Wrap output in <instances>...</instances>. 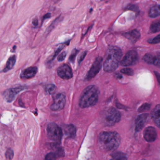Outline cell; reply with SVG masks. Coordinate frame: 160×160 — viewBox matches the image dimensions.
<instances>
[{
  "label": "cell",
  "instance_id": "cell-9",
  "mask_svg": "<svg viewBox=\"0 0 160 160\" xmlns=\"http://www.w3.org/2000/svg\"><path fill=\"white\" fill-rule=\"evenodd\" d=\"M66 103V97L63 94H58L54 98V103L50 108L53 111H59L63 109Z\"/></svg>",
  "mask_w": 160,
  "mask_h": 160
},
{
  "label": "cell",
  "instance_id": "cell-24",
  "mask_svg": "<svg viewBox=\"0 0 160 160\" xmlns=\"http://www.w3.org/2000/svg\"><path fill=\"white\" fill-rule=\"evenodd\" d=\"M79 51V50H78V49H76V48H74V49L72 50L71 54L69 58L70 62H71V63H74V62H75V58H76V56H77Z\"/></svg>",
  "mask_w": 160,
  "mask_h": 160
},
{
  "label": "cell",
  "instance_id": "cell-16",
  "mask_svg": "<svg viewBox=\"0 0 160 160\" xmlns=\"http://www.w3.org/2000/svg\"><path fill=\"white\" fill-rule=\"evenodd\" d=\"M149 16L151 18H155L160 16V5H155L150 9Z\"/></svg>",
  "mask_w": 160,
  "mask_h": 160
},
{
  "label": "cell",
  "instance_id": "cell-23",
  "mask_svg": "<svg viewBox=\"0 0 160 160\" xmlns=\"http://www.w3.org/2000/svg\"><path fill=\"white\" fill-rule=\"evenodd\" d=\"M160 31V22L153 24L150 27V32L151 33H156Z\"/></svg>",
  "mask_w": 160,
  "mask_h": 160
},
{
  "label": "cell",
  "instance_id": "cell-8",
  "mask_svg": "<svg viewBox=\"0 0 160 160\" xmlns=\"http://www.w3.org/2000/svg\"><path fill=\"white\" fill-rule=\"evenodd\" d=\"M26 88L25 86H20L9 88L4 91L3 94V97L7 102L11 103L14 100L16 96L18 94Z\"/></svg>",
  "mask_w": 160,
  "mask_h": 160
},
{
  "label": "cell",
  "instance_id": "cell-19",
  "mask_svg": "<svg viewBox=\"0 0 160 160\" xmlns=\"http://www.w3.org/2000/svg\"><path fill=\"white\" fill-rule=\"evenodd\" d=\"M110 160H127L126 154L122 152H116L112 154Z\"/></svg>",
  "mask_w": 160,
  "mask_h": 160
},
{
  "label": "cell",
  "instance_id": "cell-33",
  "mask_svg": "<svg viewBox=\"0 0 160 160\" xmlns=\"http://www.w3.org/2000/svg\"><path fill=\"white\" fill-rule=\"evenodd\" d=\"M66 55H67V53H66L65 51L60 54L57 57L58 61L59 62H61L63 61L65 59V58H66Z\"/></svg>",
  "mask_w": 160,
  "mask_h": 160
},
{
  "label": "cell",
  "instance_id": "cell-30",
  "mask_svg": "<svg viewBox=\"0 0 160 160\" xmlns=\"http://www.w3.org/2000/svg\"><path fill=\"white\" fill-rule=\"evenodd\" d=\"M6 158L8 160H11L12 159L14 156V152L11 149H9L6 151L5 153Z\"/></svg>",
  "mask_w": 160,
  "mask_h": 160
},
{
  "label": "cell",
  "instance_id": "cell-28",
  "mask_svg": "<svg viewBox=\"0 0 160 160\" xmlns=\"http://www.w3.org/2000/svg\"><path fill=\"white\" fill-rule=\"evenodd\" d=\"M148 42L150 44H156L160 43V34L155 37L148 40Z\"/></svg>",
  "mask_w": 160,
  "mask_h": 160
},
{
  "label": "cell",
  "instance_id": "cell-29",
  "mask_svg": "<svg viewBox=\"0 0 160 160\" xmlns=\"http://www.w3.org/2000/svg\"><path fill=\"white\" fill-rule=\"evenodd\" d=\"M57 156L54 152H51L47 154L44 160H56Z\"/></svg>",
  "mask_w": 160,
  "mask_h": 160
},
{
  "label": "cell",
  "instance_id": "cell-17",
  "mask_svg": "<svg viewBox=\"0 0 160 160\" xmlns=\"http://www.w3.org/2000/svg\"><path fill=\"white\" fill-rule=\"evenodd\" d=\"M16 62V56L14 55V56H11L7 61L6 67L3 69V72H8L9 71L12 69L14 66Z\"/></svg>",
  "mask_w": 160,
  "mask_h": 160
},
{
  "label": "cell",
  "instance_id": "cell-14",
  "mask_svg": "<svg viewBox=\"0 0 160 160\" xmlns=\"http://www.w3.org/2000/svg\"><path fill=\"white\" fill-rule=\"evenodd\" d=\"M123 35L133 43L137 42L140 37V33L138 30L136 29L124 33L123 34Z\"/></svg>",
  "mask_w": 160,
  "mask_h": 160
},
{
  "label": "cell",
  "instance_id": "cell-2",
  "mask_svg": "<svg viewBox=\"0 0 160 160\" xmlns=\"http://www.w3.org/2000/svg\"><path fill=\"white\" fill-rule=\"evenodd\" d=\"M122 55V50L119 48L109 47L107 51L105 60L103 63L104 71L107 72L115 71L119 65Z\"/></svg>",
  "mask_w": 160,
  "mask_h": 160
},
{
  "label": "cell",
  "instance_id": "cell-34",
  "mask_svg": "<svg viewBox=\"0 0 160 160\" xmlns=\"http://www.w3.org/2000/svg\"><path fill=\"white\" fill-rule=\"evenodd\" d=\"M64 47V46H63V45H61V46H60L58 48H57V50L55 51V53H54V56H53V57H52V58L51 59V61H53V60H54V59L56 57H57V56L58 55L59 53H60V51L62 50V48H63Z\"/></svg>",
  "mask_w": 160,
  "mask_h": 160
},
{
  "label": "cell",
  "instance_id": "cell-7",
  "mask_svg": "<svg viewBox=\"0 0 160 160\" xmlns=\"http://www.w3.org/2000/svg\"><path fill=\"white\" fill-rule=\"evenodd\" d=\"M138 54L135 50H131L128 51L124 57L120 64L124 67L135 65L138 61Z\"/></svg>",
  "mask_w": 160,
  "mask_h": 160
},
{
  "label": "cell",
  "instance_id": "cell-3",
  "mask_svg": "<svg viewBox=\"0 0 160 160\" xmlns=\"http://www.w3.org/2000/svg\"><path fill=\"white\" fill-rule=\"evenodd\" d=\"M99 91L95 85H90L82 91L79 100L81 108H86L96 104L99 99Z\"/></svg>",
  "mask_w": 160,
  "mask_h": 160
},
{
  "label": "cell",
  "instance_id": "cell-27",
  "mask_svg": "<svg viewBox=\"0 0 160 160\" xmlns=\"http://www.w3.org/2000/svg\"><path fill=\"white\" fill-rule=\"evenodd\" d=\"M121 72L128 76H132L134 74V71L130 68H124L121 70Z\"/></svg>",
  "mask_w": 160,
  "mask_h": 160
},
{
  "label": "cell",
  "instance_id": "cell-15",
  "mask_svg": "<svg viewBox=\"0 0 160 160\" xmlns=\"http://www.w3.org/2000/svg\"><path fill=\"white\" fill-rule=\"evenodd\" d=\"M151 117L154 124L160 128V104L156 106L151 113Z\"/></svg>",
  "mask_w": 160,
  "mask_h": 160
},
{
  "label": "cell",
  "instance_id": "cell-5",
  "mask_svg": "<svg viewBox=\"0 0 160 160\" xmlns=\"http://www.w3.org/2000/svg\"><path fill=\"white\" fill-rule=\"evenodd\" d=\"M47 133L49 139L54 141L55 144H60L62 139V131L57 124L50 123L48 126Z\"/></svg>",
  "mask_w": 160,
  "mask_h": 160
},
{
  "label": "cell",
  "instance_id": "cell-4",
  "mask_svg": "<svg viewBox=\"0 0 160 160\" xmlns=\"http://www.w3.org/2000/svg\"><path fill=\"white\" fill-rule=\"evenodd\" d=\"M104 124L107 126H113L121 120V115L119 111L113 107L106 108L102 115Z\"/></svg>",
  "mask_w": 160,
  "mask_h": 160
},
{
  "label": "cell",
  "instance_id": "cell-36",
  "mask_svg": "<svg viewBox=\"0 0 160 160\" xmlns=\"http://www.w3.org/2000/svg\"><path fill=\"white\" fill-rule=\"evenodd\" d=\"M50 17H51V14L50 13H48L45 14L44 16H43V20L50 18Z\"/></svg>",
  "mask_w": 160,
  "mask_h": 160
},
{
  "label": "cell",
  "instance_id": "cell-21",
  "mask_svg": "<svg viewBox=\"0 0 160 160\" xmlns=\"http://www.w3.org/2000/svg\"><path fill=\"white\" fill-rule=\"evenodd\" d=\"M154 56L151 54H146L143 57V60L148 64H153Z\"/></svg>",
  "mask_w": 160,
  "mask_h": 160
},
{
  "label": "cell",
  "instance_id": "cell-26",
  "mask_svg": "<svg viewBox=\"0 0 160 160\" xmlns=\"http://www.w3.org/2000/svg\"><path fill=\"white\" fill-rule=\"evenodd\" d=\"M125 10L134 11L135 12H139L138 7L135 4H128L125 7Z\"/></svg>",
  "mask_w": 160,
  "mask_h": 160
},
{
  "label": "cell",
  "instance_id": "cell-22",
  "mask_svg": "<svg viewBox=\"0 0 160 160\" xmlns=\"http://www.w3.org/2000/svg\"><path fill=\"white\" fill-rule=\"evenodd\" d=\"M56 86L54 84H49L45 86V90L46 92L49 94H52L55 91Z\"/></svg>",
  "mask_w": 160,
  "mask_h": 160
},
{
  "label": "cell",
  "instance_id": "cell-20",
  "mask_svg": "<svg viewBox=\"0 0 160 160\" xmlns=\"http://www.w3.org/2000/svg\"><path fill=\"white\" fill-rule=\"evenodd\" d=\"M59 144H55V146L53 147L54 149H55V152L54 153H56L57 157L63 156L64 155V152L63 149L59 147Z\"/></svg>",
  "mask_w": 160,
  "mask_h": 160
},
{
  "label": "cell",
  "instance_id": "cell-37",
  "mask_svg": "<svg viewBox=\"0 0 160 160\" xmlns=\"http://www.w3.org/2000/svg\"><path fill=\"white\" fill-rule=\"evenodd\" d=\"M38 24V21L37 19H35L33 20V24L34 25V26H37V25Z\"/></svg>",
  "mask_w": 160,
  "mask_h": 160
},
{
  "label": "cell",
  "instance_id": "cell-1",
  "mask_svg": "<svg viewBox=\"0 0 160 160\" xmlns=\"http://www.w3.org/2000/svg\"><path fill=\"white\" fill-rule=\"evenodd\" d=\"M98 145L104 151L115 150L121 142L120 135L116 131H103L98 137Z\"/></svg>",
  "mask_w": 160,
  "mask_h": 160
},
{
  "label": "cell",
  "instance_id": "cell-13",
  "mask_svg": "<svg viewBox=\"0 0 160 160\" xmlns=\"http://www.w3.org/2000/svg\"><path fill=\"white\" fill-rule=\"evenodd\" d=\"M38 72L37 67H30L22 71L20 74V78L22 79H29L34 77Z\"/></svg>",
  "mask_w": 160,
  "mask_h": 160
},
{
  "label": "cell",
  "instance_id": "cell-18",
  "mask_svg": "<svg viewBox=\"0 0 160 160\" xmlns=\"http://www.w3.org/2000/svg\"><path fill=\"white\" fill-rule=\"evenodd\" d=\"M64 132L68 137L73 138L76 135V128L72 125L66 126L64 128Z\"/></svg>",
  "mask_w": 160,
  "mask_h": 160
},
{
  "label": "cell",
  "instance_id": "cell-6",
  "mask_svg": "<svg viewBox=\"0 0 160 160\" xmlns=\"http://www.w3.org/2000/svg\"><path fill=\"white\" fill-rule=\"evenodd\" d=\"M103 58L102 57H98L95 59L93 65L88 71L85 77L86 81L90 80L94 78L99 73L102 67Z\"/></svg>",
  "mask_w": 160,
  "mask_h": 160
},
{
  "label": "cell",
  "instance_id": "cell-25",
  "mask_svg": "<svg viewBox=\"0 0 160 160\" xmlns=\"http://www.w3.org/2000/svg\"><path fill=\"white\" fill-rule=\"evenodd\" d=\"M151 105L150 104L148 103H145L142 104L140 107L139 108L138 111L139 112H142L143 111H147L149 110L150 108Z\"/></svg>",
  "mask_w": 160,
  "mask_h": 160
},
{
  "label": "cell",
  "instance_id": "cell-31",
  "mask_svg": "<svg viewBox=\"0 0 160 160\" xmlns=\"http://www.w3.org/2000/svg\"><path fill=\"white\" fill-rule=\"evenodd\" d=\"M156 67L160 68V55L154 57L153 64Z\"/></svg>",
  "mask_w": 160,
  "mask_h": 160
},
{
  "label": "cell",
  "instance_id": "cell-32",
  "mask_svg": "<svg viewBox=\"0 0 160 160\" xmlns=\"http://www.w3.org/2000/svg\"><path fill=\"white\" fill-rule=\"evenodd\" d=\"M86 54H87V52H86V51H85V52H83L82 54H81L80 55L78 59V62L79 64H80L83 61V60L85 58Z\"/></svg>",
  "mask_w": 160,
  "mask_h": 160
},
{
  "label": "cell",
  "instance_id": "cell-12",
  "mask_svg": "<svg viewBox=\"0 0 160 160\" xmlns=\"http://www.w3.org/2000/svg\"><path fill=\"white\" fill-rule=\"evenodd\" d=\"M149 114L147 113L142 114L137 117L135 121V130L137 131H139L144 127L147 122Z\"/></svg>",
  "mask_w": 160,
  "mask_h": 160
},
{
  "label": "cell",
  "instance_id": "cell-10",
  "mask_svg": "<svg viewBox=\"0 0 160 160\" xmlns=\"http://www.w3.org/2000/svg\"><path fill=\"white\" fill-rule=\"evenodd\" d=\"M57 73L59 77L63 80H70L73 77L72 70L68 64H64L59 67Z\"/></svg>",
  "mask_w": 160,
  "mask_h": 160
},
{
  "label": "cell",
  "instance_id": "cell-38",
  "mask_svg": "<svg viewBox=\"0 0 160 160\" xmlns=\"http://www.w3.org/2000/svg\"><path fill=\"white\" fill-rule=\"evenodd\" d=\"M116 76L117 78H118V79H121V78H122V75H120V74H116Z\"/></svg>",
  "mask_w": 160,
  "mask_h": 160
},
{
  "label": "cell",
  "instance_id": "cell-11",
  "mask_svg": "<svg viewBox=\"0 0 160 160\" xmlns=\"http://www.w3.org/2000/svg\"><path fill=\"white\" fill-rule=\"evenodd\" d=\"M143 136L146 141L149 142H153L157 138V131L153 127H148L144 130Z\"/></svg>",
  "mask_w": 160,
  "mask_h": 160
},
{
  "label": "cell",
  "instance_id": "cell-35",
  "mask_svg": "<svg viewBox=\"0 0 160 160\" xmlns=\"http://www.w3.org/2000/svg\"><path fill=\"white\" fill-rule=\"evenodd\" d=\"M154 73L155 74V77L157 78L158 83L160 85V73L157 71H154Z\"/></svg>",
  "mask_w": 160,
  "mask_h": 160
},
{
  "label": "cell",
  "instance_id": "cell-39",
  "mask_svg": "<svg viewBox=\"0 0 160 160\" xmlns=\"http://www.w3.org/2000/svg\"><path fill=\"white\" fill-rule=\"evenodd\" d=\"M144 160V159H143V160Z\"/></svg>",
  "mask_w": 160,
  "mask_h": 160
}]
</instances>
